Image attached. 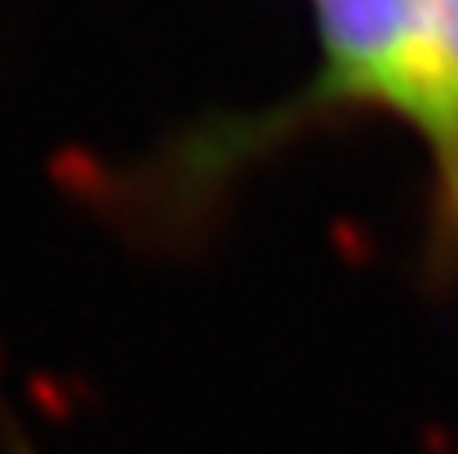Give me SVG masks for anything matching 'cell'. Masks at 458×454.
Returning a JSON list of instances; mask_svg holds the SVG:
<instances>
[{"mask_svg":"<svg viewBox=\"0 0 458 454\" xmlns=\"http://www.w3.org/2000/svg\"><path fill=\"white\" fill-rule=\"evenodd\" d=\"M325 94L383 103L437 156L458 223V0H316Z\"/></svg>","mask_w":458,"mask_h":454,"instance_id":"cell-1","label":"cell"}]
</instances>
